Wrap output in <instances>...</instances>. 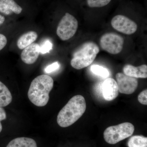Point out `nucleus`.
<instances>
[{"label": "nucleus", "mask_w": 147, "mask_h": 147, "mask_svg": "<svg viewBox=\"0 0 147 147\" xmlns=\"http://www.w3.org/2000/svg\"><path fill=\"white\" fill-rule=\"evenodd\" d=\"M86 103L84 96L77 95L71 98L58 114L57 122L61 127L73 124L84 115Z\"/></svg>", "instance_id": "1"}, {"label": "nucleus", "mask_w": 147, "mask_h": 147, "mask_svg": "<svg viewBox=\"0 0 147 147\" xmlns=\"http://www.w3.org/2000/svg\"><path fill=\"white\" fill-rule=\"evenodd\" d=\"M54 86V80L45 74L37 76L31 82L28 92L29 100L38 107H43L49 100V93Z\"/></svg>", "instance_id": "2"}, {"label": "nucleus", "mask_w": 147, "mask_h": 147, "mask_svg": "<svg viewBox=\"0 0 147 147\" xmlns=\"http://www.w3.org/2000/svg\"><path fill=\"white\" fill-rule=\"evenodd\" d=\"M99 52V47L95 43L85 42L74 53L71 65L76 69L87 67L93 62Z\"/></svg>", "instance_id": "3"}, {"label": "nucleus", "mask_w": 147, "mask_h": 147, "mask_svg": "<svg viewBox=\"0 0 147 147\" xmlns=\"http://www.w3.org/2000/svg\"><path fill=\"white\" fill-rule=\"evenodd\" d=\"M134 127L130 123H123L109 127L105 129L103 137L105 142L110 144H115L130 137L134 133Z\"/></svg>", "instance_id": "4"}, {"label": "nucleus", "mask_w": 147, "mask_h": 147, "mask_svg": "<svg viewBox=\"0 0 147 147\" xmlns=\"http://www.w3.org/2000/svg\"><path fill=\"white\" fill-rule=\"evenodd\" d=\"M78 28V22L74 16L66 12L58 24L57 34L63 41L70 39L75 35Z\"/></svg>", "instance_id": "5"}, {"label": "nucleus", "mask_w": 147, "mask_h": 147, "mask_svg": "<svg viewBox=\"0 0 147 147\" xmlns=\"http://www.w3.org/2000/svg\"><path fill=\"white\" fill-rule=\"evenodd\" d=\"M124 39L115 33H107L100 38V45L102 50L112 55H117L122 50Z\"/></svg>", "instance_id": "6"}, {"label": "nucleus", "mask_w": 147, "mask_h": 147, "mask_svg": "<svg viewBox=\"0 0 147 147\" xmlns=\"http://www.w3.org/2000/svg\"><path fill=\"white\" fill-rule=\"evenodd\" d=\"M111 25L117 31L127 35L133 34L137 29V25L135 22L122 15L114 16L111 21Z\"/></svg>", "instance_id": "7"}, {"label": "nucleus", "mask_w": 147, "mask_h": 147, "mask_svg": "<svg viewBox=\"0 0 147 147\" xmlns=\"http://www.w3.org/2000/svg\"><path fill=\"white\" fill-rule=\"evenodd\" d=\"M116 78L119 92L121 93L130 94L137 89L138 82L136 78L122 73L117 74Z\"/></svg>", "instance_id": "8"}, {"label": "nucleus", "mask_w": 147, "mask_h": 147, "mask_svg": "<svg viewBox=\"0 0 147 147\" xmlns=\"http://www.w3.org/2000/svg\"><path fill=\"white\" fill-rule=\"evenodd\" d=\"M40 53L39 44L33 43L23 50L21 53V59L25 63L32 64L36 62Z\"/></svg>", "instance_id": "9"}, {"label": "nucleus", "mask_w": 147, "mask_h": 147, "mask_svg": "<svg viewBox=\"0 0 147 147\" xmlns=\"http://www.w3.org/2000/svg\"><path fill=\"white\" fill-rule=\"evenodd\" d=\"M117 82L113 78H108L102 84V94L105 100L111 101L115 99L119 94Z\"/></svg>", "instance_id": "10"}, {"label": "nucleus", "mask_w": 147, "mask_h": 147, "mask_svg": "<svg viewBox=\"0 0 147 147\" xmlns=\"http://www.w3.org/2000/svg\"><path fill=\"white\" fill-rule=\"evenodd\" d=\"M23 9L15 0H0V13L5 15L20 14Z\"/></svg>", "instance_id": "11"}, {"label": "nucleus", "mask_w": 147, "mask_h": 147, "mask_svg": "<svg viewBox=\"0 0 147 147\" xmlns=\"http://www.w3.org/2000/svg\"><path fill=\"white\" fill-rule=\"evenodd\" d=\"M123 73L127 76L135 78H147V66L142 65L135 67L131 65H126L123 68Z\"/></svg>", "instance_id": "12"}, {"label": "nucleus", "mask_w": 147, "mask_h": 147, "mask_svg": "<svg viewBox=\"0 0 147 147\" xmlns=\"http://www.w3.org/2000/svg\"><path fill=\"white\" fill-rule=\"evenodd\" d=\"M38 38V34L36 32L29 31L21 36L18 38L17 42L18 48L20 50H24L29 45L36 40Z\"/></svg>", "instance_id": "13"}, {"label": "nucleus", "mask_w": 147, "mask_h": 147, "mask_svg": "<svg viewBox=\"0 0 147 147\" xmlns=\"http://www.w3.org/2000/svg\"><path fill=\"white\" fill-rule=\"evenodd\" d=\"M6 147H37L36 141L28 137H18L11 140Z\"/></svg>", "instance_id": "14"}, {"label": "nucleus", "mask_w": 147, "mask_h": 147, "mask_svg": "<svg viewBox=\"0 0 147 147\" xmlns=\"http://www.w3.org/2000/svg\"><path fill=\"white\" fill-rule=\"evenodd\" d=\"M12 96L8 88L0 81V107L7 106L11 102Z\"/></svg>", "instance_id": "15"}, {"label": "nucleus", "mask_w": 147, "mask_h": 147, "mask_svg": "<svg viewBox=\"0 0 147 147\" xmlns=\"http://www.w3.org/2000/svg\"><path fill=\"white\" fill-rule=\"evenodd\" d=\"M128 147H147V138L142 135H135L129 139Z\"/></svg>", "instance_id": "16"}, {"label": "nucleus", "mask_w": 147, "mask_h": 147, "mask_svg": "<svg viewBox=\"0 0 147 147\" xmlns=\"http://www.w3.org/2000/svg\"><path fill=\"white\" fill-rule=\"evenodd\" d=\"M90 70L94 74L103 78H107L109 76L110 74L109 71L107 69L97 65L91 66Z\"/></svg>", "instance_id": "17"}, {"label": "nucleus", "mask_w": 147, "mask_h": 147, "mask_svg": "<svg viewBox=\"0 0 147 147\" xmlns=\"http://www.w3.org/2000/svg\"><path fill=\"white\" fill-rule=\"evenodd\" d=\"M111 0H87V4L91 8L101 7L108 5Z\"/></svg>", "instance_id": "18"}, {"label": "nucleus", "mask_w": 147, "mask_h": 147, "mask_svg": "<svg viewBox=\"0 0 147 147\" xmlns=\"http://www.w3.org/2000/svg\"><path fill=\"white\" fill-rule=\"evenodd\" d=\"M53 44L49 40H44L41 45H40V52L42 54L49 53L53 49Z\"/></svg>", "instance_id": "19"}, {"label": "nucleus", "mask_w": 147, "mask_h": 147, "mask_svg": "<svg viewBox=\"0 0 147 147\" xmlns=\"http://www.w3.org/2000/svg\"><path fill=\"white\" fill-rule=\"evenodd\" d=\"M60 65L59 63L58 62H55L50 65L47 66L44 69V71L45 73H51L54 71H56L59 68Z\"/></svg>", "instance_id": "20"}, {"label": "nucleus", "mask_w": 147, "mask_h": 147, "mask_svg": "<svg viewBox=\"0 0 147 147\" xmlns=\"http://www.w3.org/2000/svg\"><path fill=\"white\" fill-rule=\"evenodd\" d=\"M138 100L141 104L147 105V90H144L140 93L138 97Z\"/></svg>", "instance_id": "21"}, {"label": "nucleus", "mask_w": 147, "mask_h": 147, "mask_svg": "<svg viewBox=\"0 0 147 147\" xmlns=\"http://www.w3.org/2000/svg\"><path fill=\"white\" fill-rule=\"evenodd\" d=\"M6 118V113L5 110L2 107H0V133L2 130L3 128L1 121L4 120Z\"/></svg>", "instance_id": "22"}, {"label": "nucleus", "mask_w": 147, "mask_h": 147, "mask_svg": "<svg viewBox=\"0 0 147 147\" xmlns=\"http://www.w3.org/2000/svg\"><path fill=\"white\" fill-rule=\"evenodd\" d=\"M7 43V39L4 35L0 34V51L4 48Z\"/></svg>", "instance_id": "23"}, {"label": "nucleus", "mask_w": 147, "mask_h": 147, "mask_svg": "<svg viewBox=\"0 0 147 147\" xmlns=\"http://www.w3.org/2000/svg\"><path fill=\"white\" fill-rule=\"evenodd\" d=\"M5 21V18L4 16L0 14V26L3 24Z\"/></svg>", "instance_id": "24"}]
</instances>
